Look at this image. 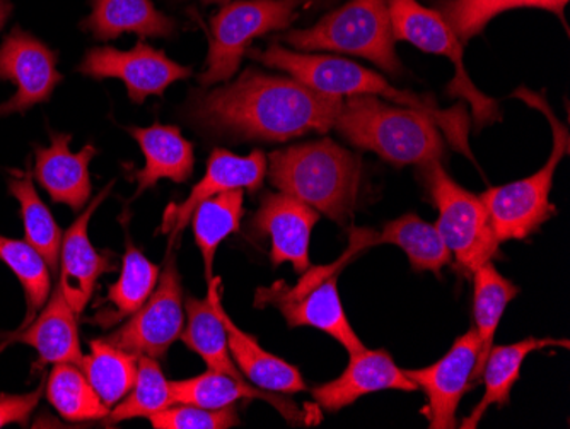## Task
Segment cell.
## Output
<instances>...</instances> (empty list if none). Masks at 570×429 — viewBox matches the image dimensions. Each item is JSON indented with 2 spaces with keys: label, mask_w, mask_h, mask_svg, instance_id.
Returning a JSON list of instances; mask_svg holds the SVG:
<instances>
[{
  "label": "cell",
  "mask_w": 570,
  "mask_h": 429,
  "mask_svg": "<svg viewBox=\"0 0 570 429\" xmlns=\"http://www.w3.org/2000/svg\"><path fill=\"white\" fill-rule=\"evenodd\" d=\"M344 98L323 95L297 79L246 69L236 81L195 91L187 117L205 133L230 140L284 143L335 127Z\"/></svg>",
  "instance_id": "1"
},
{
  "label": "cell",
  "mask_w": 570,
  "mask_h": 429,
  "mask_svg": "<svg viewBox=\"0 0 570 429\" xmlns=\"http://www.w3.org/2000/svg\"><path fill=\"white\" fill-rule=\"evenodd\" d=\"M246 57L272 69L285 70L307 88L323 95L341 98L352 95L383 96L400 107L421 111L431 117L439 129L444 130L454 149L473 162L469 144V114L463 105L451 110H441L434 99L393 88L381 74L341 57L304 56L291 52L278 43L268 45L267 50L248 48Z\"/></svg>",
  "instance_id": "2"
},
{
  "label": "cell",
  "mask_w": 570,
  "mask_h": 429,
  "mask_svg": "<svg viewBox=\"0 0 570 429\" xmlns=\"http://www.w3.org/2000/svg\"><path fill=\"white\" fill-rule=\"evenodd\" d=\"M271 184L335 223L344 224L357 202L361 159L332 139L274 150L267 168Z\"/></svg>",
  "instance_id": "3"
},
{
  "label": "cell",
  "mask_w": 570,
  "mask_h": 429,
  "mask_svg": "<svg viewBox=\"0 0 570 429\" xmlns=\"http://www.w3.org/2000/svg\"><path fill=\"white\" fill-rule=\"evenodd\" d=\"M333 129L395 166H422L444 155L443 137L431 117L383 104L377 96H347Z\"/></svg>",
  "instance_id": "4"
},
{
  "label": "cell",
  "mask_w": 570,
  "mask_h": 429,
  "mask_svg": "<svg viewBox=\"0 0 570 429\" xmlns=\"http://www.w3.org/2000/svg\"><path fill=\"white\" fill-rule=\"evenodd\" d=\"M376 245L377 233L374 230L352 228L351 245L338 261L316 267L309 265L301 274L296 286L278 281L272 286L258 287L255 293V309L275 306L293 329L315 326L341 342L351 354L366 349L345 315L338 294V275L358 252Z\"/></svg>",
  "instance_id": "5"
},
{
  "label": "cell",
  "mask_w": 570,
  "mask_h": 429,
  "mask_svg": "<svg viewBox=\"0 0 570 429\" xmlns=\"http://www.w3.org/2000/svg\"><path fill=\"white\" fill-rule=\"evenodd\" d=\"M514 96L549 118L552 125L553 149L549 162L540 172L523 181L489 188L480 195L499 243L528 238L556 214V207L550 204L553 175L563 156L569 155V130L553 115L546 98L527 88L518 89Z\"/></svg>",
  "instance_id": "6"
},
{
  "label": "cell",
  "mask_w": 570,
  "mask_h": 429,
  "mask_svg": "<svg viewBox=\"0 0 570 429\" xmlns=\"http://www.w3.org/2000/svg\"><path fill=\"white\" fill-rule=\"evenodd\" d=\"M282 40L299 50L364 57L393 76L402 72L387 0H348L315 27L289 31Z\"/></svg>",
  "instance_id": "7"
},
{
  "label": "cell",
  "mask_w": 570,
  "mask_h": 429,
  "mask_svg": "<svg viewBox=\"0 0 570 429\" xmlns=\"http://www.w3.org/2000/svg\"><path fill=\"white\" fill-rule=\"evenodd\" d=\"M425 185L439 213V235L454 255L461 274H473L499 255V242L482 198L448 175L441 159L422 165Z\"/></svg>",
  "instance_id": "8"
},
{
  "label": "cell",
  "mask_w": 570,
  "mask_h": 429,
  "mask_svg": "<svg viewBox=\"0 0 570 429\" xmlns=\"http://www.w3.org/2000/svg\"><path fill=\"white\" fill-rule=\"evenodd\" d=\"M311 0H236L224 4L213 18V38L202 88L229 81L239 69L249 43L262 35L287 30L297 19V9Z\"/></svg>",
  "instance_id": "9"
},
{
  "label": "cell",
  "mask_w": 570,
  "mask_h": 429,
  "mask_svg": "<svg viewBox=\"0 0 570 429\" xmlns=\"http://www.w3.org/2000/svg\"><path fill=\"white\" fill-rule=\"evenodd\" d=\"M387 9L395 40L410 41L422 52L448 57L456 66L448 92L472 105L476 129L501 120L498 101L473 86L463 64V43L439 11L424 8L417 0H387Z\"/></svg>",
  "instance_id": "10"
},
{
  "label": "cell",
  "mask_w": 570,
  "mask_h": 429,
  "mask_svg": "<svg viewBox=\"0 0 570 429\" xmlns=\"http://www.w3.org/2000/svg\"><path fill=\"white\" fill-rule=\"evenodd\" d=\"M165 271L149 300L128 316L117 331L101 338L108 344L136 354L161 360L185 326L184 287L176 267L175 252L168 246Z\"/></svg>",
  "instance_id": "11"
},
{
  "label": "cell",
  "mask_w": 570,
  "mask_h": 429,
  "mask_svg": "<svg viewBox=\"0 0 570 429\" xmlns=\"http://www.w3.org/2000/svg\"><path fill=\"white\" fill-rule=\"evenodd\" d=\"M77 70L98 81L121 79L127 86L128 98L136 105L144 104L150 95H165L173 82L191 76L190 67L179 66L144 40L137 41L128 52L114 47L89 48Z\"/></svg>",
  "instance_id": "12"
},
{
  "label": "cell",
  "mask_w": 570,
  "mask_h": 429,
  "mask_svg": "<svg viewBox=\"0 0 570 429\" xmlns=\"http://www.w3.org/2000/svg\"><path fill=\"white\" fill-rule=\"evenodd\" d=\"M57 62V52L16 27L0 45V81L16 85L14 96L0 105V115L24 114L48 101L63 81Z\"/></svg>",
  "instance_id": "13"
},
{
  "label": "cell",
  "mask_w": 570,
  "mask_h": 429,
  "mask_svg": "<svg viewBox=\"0 0 570 429\" xmlns=\"http://www.w3.org/2000/svg\"><path fill=\"white\" fill-rule=\"evenodd\" d=\"M479 358V335L475 329L454 341L453 348L438 363L424 370H403L428 396L429 428H456V411L461 397L472 389V373Z\"/></svg>",
  "instance_id": "14"
},
{
  "label": "cell",
  "mask_w": 570,
  "mask_h": 429,
  "mask_svg": "<svg viewBox=\"0 0 570 429\" xmlns=\"http://www.w3.org/2000/svg\"><path fill=\"white\" fill-rule=\"evenodd\" d=\"M267 168V158L262 150H253L252 155L242 158L226 149H214L207 163V172L191 188L187 201L181 204H169L163 216L161 233H168L169 246L175 245L178 236L187 228L191 214L200 202L238 188H246L256 194L264 185Z\"/></svg>",
  "instance_id": "15"
},
{
  "label": "cell",
  "mask_w": 570,
  "mask_h": 429,
  "mask_svg": "<svg viewBox=\"0 0 570 429\" xmlns=\"http://www.w3.org/2000/svg\"><path fill=\"white\" fill-rule=\"evenodd\" d=\"M320 221L318 211L287 194H267L252 220L258 236L272 242L271 257L275 267L291 262L297 274L309 269L311 232Z\"/></svg>",
  "instance_id": "16"
},
{
  "label": "cell",
  "mask_w": 570,
  "mask_h": 429,
  "mask_svg": "<svg viewBox=\"0 0 570 429\" xmlns=\"http://www.w3.org/2000/svg\"><path fill=\"white\" fill-rule=\"evenodd\" d=\"M115 182L102 188L85 213L73 221L72 226L63 233L60 246V287L69 301L70 309L77 316L85 313L86 305L95 293L99 275L114 272L117 269L111 261L110 252H98L89 242L88 226L95 211L114 188Z\"/></svg>",
  "instance_id": "17"
},
{
  "label": "cell",
  "mask_w": 570,
  "mask_h": 429,
  "mask_svg": "<svg viewBox=\"0 0 570 429\" xmlns=\"http://www.w3.org/2000/svg\"><path fill=\"white\" fill-rule=\"evenodd\" d=\"M417 389L419 387L406 377L405 371L393 363L390 352L384 349H362L351 354V363L341 377L313 389V397L323 409L336 412L367 393L380 390L415 392Z\"/></svg>",
  "instance_id": "18"
},
{
  "label": "cell",
  "mask_w": 570,
  "mask_h": 429,
  "mask_svg": "<svg viewBox=\"0 0 570 429\" xmlns=\"http://www.w3.org/2000/svg\"><path fill=\"white\" fill-rule=\"evenodd\" d=\"M50 147H37L35 178L48 192L51 202L81 211L91 197L89 163L98 155L91 144L72 153L70 134L50 133Z\"/></svg>",
  "instance_id": "19"
},
{
  "label": "cell",
  "mask_w": 570,
  "mask_h": 429,
  "mask_svg": "<svg viewBox=\"0 0 570 429\" xmlns=\"http://www.w3.org/2000/svg\"><path fill=\"white\" fill-rule=\"evenodd\" d=\"M209 298L227 332L230 357L235 358L239 371L258 389L277 393H296L306 390L299 370L287 361L265 351L253 335L246 334L227 315L220 298V277L209 281Z\"/></svg>",
  "instance_id": "20"
},
{
  "label": "cell",
  "mask_w": 570,
  "mask_h": 429,
  "mask_svg": "<svg viewBox=\"0 0 570 429\" xmlns=\"http://www.w3.org/2000/svg\"><path fill=\"white\" fill-rule=\"evenodd\" d=\"M77 319L79 316L70 309L62 287L57 283L56 291L41 309V315L8 334L6 344L22 342L37 349L38 361L33 364V371H43L47 364H79L82 352Z\"/></svg>",
  "instance_id": "21"
},
{
  "label": "cell",
  "mask_w": 570,
  "mask_h": 429,
  "mask_svg": "<svg viewBox=\"0 0 570 429\" xmlns=\"http://www.w3.org/2000/svg\"><path fill=\"white\" fill-rule=\"evenodd\" d=\"M142 149L146 166L132 173V181L137 182L134 197L153 188L159 181H171L175 184H185L194 173L195 156L194 144L185 139L178 127L156 124L150 127H124Z\"/></svg>",
  "instance_id": "22"
},
{
  "label": "cell",
  "mask_w": 570,
  "mask_h": 429,
  "mask_svg": "<svg viewBox=\"0 0 570 429\" xmlns=\"http://www.w3.org/2000/svg\"><path fill=\"white\" fill-rule=\"evenodd\" d=\"M169 390H171L175 403H191V406L204 409L226 408L242 399L264 400L274 406L284 416V419L293 425L304 422V412L293 400L277 396V392H268V390L248 386L246 382H239L235 378L213 370L205 371L198 377L188 378V380L169 382Z\"/></svg>",
  "instance_id": "23"
},
{
  "label": "cell",
  "mask_w": 570,
  "mask_h": 429,
  "mask_svg": "<svg viewBox=\"0 0 570 429\" xmlns=\"http://www.w3.org/2000/svg\"><path fill=\"white\" fill-rule=\"evenodd\" d=\"M178 22L158 11L153 0H91V14L81 22L96 40L110 41L124 33L142 38H169Z\"/></svg>",
  "instance_id": "24"
},
{
  "label": "cell",
  "mask_w": 570,
  "mask_h": 429,
  "mask_svg": "<svg viewBox=\"0 0 570 429\" xmlns=\"http://www.w3.org/2000/svg\"><path fill=\"white\" fill-rule=\"evenodd\" d=\"M159 267L137 248L132 238L127 236V252H125L121 274L117 283L110 286L107 298L101 301L102 309L89 322L108 331L117 323L132 316L140 306L149 300L153 291L158 286Z\"/></svg>",
  "instance_id": "25"
},
{
  "label": "cell",
  "mask_w": 570,
  "mask_h": 429,
  "mask_svg": "<svg viewBox=\"0 0 570 429\" xmlns=\"http://www.w3.org/2000/svg\"><path fill=\"white\" fill-rule=\"evenodd\" d=\"M549 345H563L569 348V341H559V339H537L530 338L524 341L515 342L511 345H495L490 349L487 357L485 367L482 374L485 393L480 400L479 406L473 409L469 418L463 419V429H473L482 421L483 415L490 406H505L509 402L512 387L520 380L521 367L528 354L538 349L549 348Z\"/></svg>",
  "instance_id": "26"
},
{
  "label": "cell",
  "mask_w": 570,
  "mask_h": 429,
  "mask_svg": "<svg viewBox=\"0 0 570 429\" xmlns=\"http://www.w3.org/2000/svg\"><path fill=\"white\" fill-rule=\"evenodd\" d=\"M473 316L479 335V358L472 373V383L480 380L490 349L494 348L495 331L509 303L520 294V287L505 280L492 262L473 272Z\"/></svg>",
  "instance_id": "27"
},
{
  "label": "cell",
  "mask_w": 570,
  "mask_h": 429,
  "mask_svg": "<svg viewBox=\"0 0 570 429\" xmlns=\"http://www.w3.org/2000/svg\"><path fill=\"white\" fill-rule=\"evenodd\" d=\"M9 194L18 198L21 206L19 214L24 226V240L45 259L50 271L57 272L63 238L62 230L38 195L31 169H9Z\"/></svg>",
  "instance_id": "28"
},
{
  "label": "cell",
  "mask_w": 570,
  "mask_h": 429,
  "mask_svg": "<svg viewBox=\"0 0 570 429\" xmlns=\"http://www.w3.org/2000/svg\"><path fill=\"white\" fill-rule=\"evenodd\" d=\"M187 310V325L181 332V341L188 349L197 352L198 357L207 363L209 370L227 374L239 382H246L245 374L235 367L229 352L227 332L224 329L223 320L217 315L213 301L209 298L198 300L188 298L185 303Z\"/></svg>",
  "instance_id": "29"
},
{
  "label": "cell",
  "mask_w": 570,
  "mask_h": 429,
  "mask_svg": "<svg viewBox=\"0 0 570 429\" xmlns=\"http://www.w3.org/2000/svg\"><path fill=\"white\" fill-rule=\"evenodd\" d=\"M89 348L91 352L88 357L82 354L77 367L81 368L102 403L111 408L120 402L136 383L139 358L108 344L102 339H92Z\"/></svg>",
  "instance_id": "30"
},
{
  "label": "cell",
  "mask_w": 570,
  "mask_h": 429,
  "mask_svg": "<svg viewBox=\"0 0 570 429\" xmlns=\"http://www.w3.org/2000/svg\"><path fill=\"white\" fill-rule=\"evenodd\" d=\"M381 243L400 246L409 257L413 271L439 274L441 269L453 262L450 248L434 224H429L415 214H405L387 223L383 232L377 233V245Z\"/></svg>",
  "instance_id": "31"
},
{
  "label": "cell",
  "mask_w": 570,
  "mask_h": 429,
  "mask_svg": "<svg viewBox=\"0 0 570 429\" xmlns=\"http://www.w3.org/2000/svg\"><path fill=\"white\" fill-rule=\"evenodd\" d=\"M243 202H245V194H243L242 188L223 192V194L214 195V197L200 202L191 214L195 242H197L202 259H204L207 281L213 280L217 246L227 236L239 230L243 214H245Z\"/></svg>",
  "instance_id": "32"
},
{
  "label": "cell",
  "mask_w": 570,
  "mask_h": 429,
  "mask_svg": "<svg viewBox=\"0 0 570 429\" xmlns=\"http://www.w3.org/2000/svg\"><path fill=\"white\" fill-rule=\"evenodd\" d=\"M569 0H438L435 11L446 19L461 43L485 30L495 16L511 9L537 8L552 11L563 21Z\"/></svg>",
  "instance_id": "33"
},
{
  "label": "cell",
  "mask_w": 570,
  "mask_h": 429,
  "mask_svg": "<svg viewBox=\"0 0 570 429\" xmlns=\"http://www.w3.org/2000/svg\"><path fill=\"white\" fill-rule=\"evenodd\" d=\"M47 399L70 422L96 421L107 418L110 412L86 374L73 367V363H59L53 367L48 377Z\"/></svg>",
  "instance_id": "34"
},
{
  "label": "cell",
  "mask_w": 570,
  "mask_h": 429,
  "mask_svg": "<svg viewBox=\"0 0 570 429\" xmlns=\"http://www.w3.org/2000/svg\"><path fill=\"white\" fill-rule=\"evenodd\" d=\"M0 262H4L24 290L26 319L21 326L37 319L51 291L50 267L30 243L0 235ZM19 326V329H21Z\"/></svg>",
  "instance_id": "35"
},
{
  "label": "cell",
  "mask_w": 570,
  "mask_h": 429,
  "mask_svg": "<svg viewBox=\"0 0 570 429\" xmlns=\"http://www.w3.org/2000/svg\"><path fill=\"white\" fill-rule=\"evenodd\" d=\"M175 400L169 390V382L163 374L158 361L149 357L139 358L136 383L124 400L108 412L105 426H115L128 419L147 418L173 406Z\"/></svg>",
  "instance_id": "36"
},
{
  "label": "cell",
  "mask_w": 570,
  "mask_h": 429,
  "mask_svg": "<svg viewBox=\"0 0 570 429\" xmlns=\"http://www.w3.org/2000/svg\"><path fill=\"white\" fill-rule=\"evenodd\" d=\"M149 421L156 429H227L239 425V416L233 403L220 409L173 403L169 408L150 416Z\"/></svg>",
  "instance_id": "37"
},
{
  "label": "cell",
  "mask_w": 570,
  "mask_h": 429,
  "mask_svg": "<svg viewBox=\"0 0 570 429\" xmlns=\"http://www.w3.org/2000/svg\"><path fill=\"white\" fill-rule=\"evenodd\" d=\"M43 387L30 393L21 396H11V393H0V428L8 425H30L31 415L40 403Z\"/></svg>",
  "instance_id": "38"
},
{
  "label": "cell",
  "mask_w": 570,
  "mask_h": 429,
  "mask_svg": "<svg viewBox=\"0 0 570 429\" xmlns=\"http://www.w3.org/2000/svg\"><path fill=\"white\" fill-rule=\"evenodd\" d=\"M12 4L9 0H0V31L4 28L6 22H8L9 16L12 12Z\"/></svg>",
  "instance_id": "39"
},
{
  "label": "cell",
  "mask_w": 570,
  "mask_h": 429,
  "mask_svg": "<svg viewBox=\"0 0 570 429\" xmlns=\"http://www.w3.org/2000/svg\"><path fill=\"white\" fill-rule=\"evenodd\" d=\"M202 4H227L229 0H200Z\"/></svg>",
  "instance_id": "40"
}]
</instances>
